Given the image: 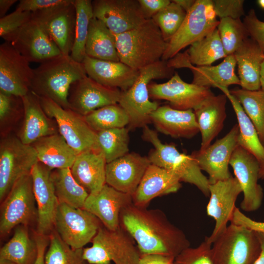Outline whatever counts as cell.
Instances as JSON below:
<instances>
[{
  "mask_svg": "<svg viewBox=\"0 0 264 264\" xmlns=\"http://www.w3.org/2000/svg\"><path fill=\"white\" fill-rule=\"evenodd\" d=\"M120 225L134 239L141 254L175 258L190 245L183 231L159 209H148L132 203L121 211Z\"/></svg>",
  "mask_w": 264,
  "mask_h": 264,
  "instance_id": "cell-1",
  "label": "cell"
},
{
  "mask_svg": "<svg viewBox=\"0 0 264 264\" xmlns=\"http://www.w3.org/2000/svg\"><path fill=\"white\" fill-rule=\"evenodd\" d=\"M87 76L82 63L70 55H61L33 69L30 90L39 97L50 99L69 109L68 96L71 85Z\"/></svg>",
  "mask_w": 264,
  "mask_h": 264,
  "instance_id": "cell-2",
  "label": "cell"
},
{
  "mask_svg": "<svg viewBox=\"0 0 264 264\" xmlns=\"http://www.w3.org/2000/svg\"><path fill=\"white\" fill-rule=\"evenodd\" d=\"M115 37L120 61L137 70L161 60L167 45L152 19Z\"/></svg>",
  "mask_w": 264,
  "mask_h": 264,
  "instance_id": "cell-3",
  "label": "cell"
},
{
  "mask_svg": "<svg viewBox=\"0 0 264 264\" xmlns=\"http://www.w3.org/2000/svg\"><path fill=\"white\" fill-rule=\"evenodd\" d=\"M132 86L121 91L118 104L129 118V130L143 128L151 123L150 116L159 107L156 101L150 100L148 86L154 79L171 78L174 69L167 61L160 60L142 68Z\"/></svg>",
  "mask_w": 264,
  "mask_h": 264,
  "instance_id": "cell-4",
  "label": "cell"
},
{
  "mask_svg": "<svg viewBox=\"0 0 264 264\" xmlns=\"http://www.w3.org/2000/svg\"><path fill=\"white\" fill-rule=\"evenodd\" d=\"M142 136L154 147L147 156L151 164L173 173L181 182L195 185L204 196L209 197L208 178L191 155L180 153L174 144L163 143L157 132L147 126L143 128Z\"/></svg>",
  "mask_w": 264,
  "mask_h": 264,
  "instance_id": "cell-5",
  "label": "cell"
},
{
  "mask_svg": "<svg viewBox=\"0 0 264 264\" xmlns=\"http://www.w3.org/2000/svg\"><path fill=\"white\" fill-rule=\"evenodd\" d=\"M262 251L258 232L232 223L213 242V264H254Z\"/></svg>",
  "mask_w": 264,
  "mask_h": 264,
  "instance_id": "cell-6",
  "label": "cell"
},
{
  "mask_svg": "<svg viewBox=\"0 0 264 264\" xmlns=\"http://www.w3.org/2000/svg\"><path fill=\"white\" fill-rule=\"evenodd\" d=\"M90 247L83 248V257L90 264H139L141 253L135 242L122 226L114 230L103 225L92 240Z\"/></svg>",
  "mask_w": 264,
  "mask_h": 264,
  "instance_id": "cell-7",
  "label": "cell"
},
{
  "mask_svg": "<svg viewBox=\"0 0 264 264\" xmlns=\"http://www.w3.org/2000/svg\"><path fill=\"white\" fill-rule=\"evenodd\" d=\"M213 0H196L186 13L181 26L167 42L161 60L167 61L186 47L202 39L217 28V20Z\"/></svg>",
  "mask_w": 264,
  "mask_h": 264,
  "instance_id": "cell-8",
  "label": "cell"
},
{
  "mask_svg": "<svg viewBox=\"0 0 264 264\" xmlns=\"http://www.w3.org/2000/svg\"><path fill=\"white\" fill-rule=\"evenodd\" d=\"M39 98L46 114L56 121L59 133L77 154L99 150L97 132L88 124L83 116L62 108L50 99Z\"/></svg>",
  "mask_w": 264,
  "mask_h": 264,
  "instance_id": "cell-9",
  "label": "cell"
},
{
  "mask_svg": "<svg viewBox=\"0 0 264 264\" xmlns=\"http://www.w3.org/2000/svg\"><path fill=\"white\" fill-rule=\"evenodd\" d=\"M38 161L31 145L23 143L18 137L8 135L0 144V199L6 197L14 184L30 174Z\"/></svg>",
  "mask_w": 264,
  "mask_h": 264,
  "instance_id": "cell-10",
  "label": "cell"
},
{
  "mask_svg": "<svg viewBox=\"0 0 264 264\" xmlns=\"http://www.w3.org/2000/svg\"><path fill=\"white\" fill-rule=\"evenodd\" d=\"M100 220L84 208L60 203L54 227L61 239L73 249L83 248L92 241L102 225Z\"/></svg>",
  "mask_w": 264,
  "mask_h": 264,
  "instance_id": "cell-11",
  "label": "cell"
},
{
  "mask_svg": "<svg viewBox=\"0 0 264 264\" xmlns=\"http://www.w3.org/2000/svg\"><path fill=\"white\" fill-rule=\"evenodd\" d=\"M5 198L0 209L1 236L7 235L17 225H27L37 214L30 173L19 179Z\"/></svg>",
  "mask_w": 264,
  "mask_h": 264,
  "instance_id": "cell-12",
  "label": "cell"
},
{
  "mask_svg": "<svg viewBox=\"0 0 264 264\" xmlns=\"http://www.w3.org/2000/svg\"><path fill=\"white\" fill-rule=\"evenodd\" d=\"M52 171L38 161L30 172L33 193L37 204V233L43 236H47L53 231L59 204L52 179Z\"/></svg>",
  "mask_w": 264,
  "mask_h": 264,
  "instance_id": "cell-13",
  "label": "cell"
},
{
  "mask_svg": "<svg viewBox=\"0 0 264 264\" xmlns=\"http://www.w3.org/2000/svg\"><path fill=\"white\" fill-rule=\"evenodd\" d=\"M29 62L11 44L0 45V92L23 97L30 90L33 69Z\"/></svg>",
  "mask_w": 264,
  "mask_h": 264,
  "instance_id": "cell-14",
  "label": "cell"
},
{
  "mask_svg": "<svg viewBox=\"0 0 264 264\" xmlns=\"http://www.w3.org/2000/svg\"><path fill=\"white\" fill-rule=\"evenodd\" d=\"M74 0L32 13V18L45 29L62 54L70 55L73 47L76 22Z\"/></svg>",
  "mask_w": 264,
  "mask_h": 264,
  "instance_id": "cell-15",
  "label": "cell"
},
{
  "mask_svg": "<svg viewBox=\"0 0 264 264\" xmlns=\"http://www.w3.org/2000/svg\"><path fill=\"white\" fill-rule=\"evenodd\" d=\"M229 165L240 183L243 195L241 209L246 212H254L261 206L263 190L258 184L260 163L250 153L238 145L234 150Z\"/></svg>",
  "mask_w": 264,
  "mask_h": 264,
  "instance_id": "cell-16",
  "label": "cell"
},
{
  "mask_svg": "<svg viewBox=\"0 0 264 264\" xmlns=\"http://www.w3.org/2000/svg\"><path fill=\"white\" fill-rule=\"evenodd\" d=\"M209 200L206 206V213L215 221L211 234L205 239L212 244L225 229L231 222L235 210L236 202L242 192L241 186L235 177L210 184Z\"/></svg>",
  "mask_w": 264,
  "mask_h": 264,
  "instance_id": "cell-17",
  "label": "cell"
},
{
  "mask_svg": "<svg viewBox=\"0 0 264 264\" xmlns=\"http://www.w3.org/2000/svg\"><path fill=\"white\" fill-rule=\"evenodd\" d=\"M92 5L93 18L114 35L133 29L147 20L138 0H95Z\"/></svg>",
  "mask_w": 264,
  "mask_h": 264,
  "instance_id": "cell-18",
  "label": "cell"
},
{
  "mask_svg": "<svg viewBox=\"0 0 264 264\" xmlns=\"http://www.w3.org/2000/svg\"><path fill=\"white\" fill-rule=\"evenodd\" d=\"M239 132L238 125L235 124L223 137L205 150L194 151L191 154L201 170L208 174L210 184L226 180L232 176L228 166L232 154L238 145Z\"/></svg>",
  "mask_w": 264,
  "mask_h": 264,
  "instance_id": "cell-19",
  "label": "cell"
},
{
  "mask_svg": "<svg viewBox=\"0 0 264 264\" xmlns=\"http://www.w3.org/2000/svg\"><path fill=\"white\" fill-rule=\"evenodd\" d=\"M121 93L120 89L104 86L87 75L71 85L69 109L85 116L103 107L118 104Z\"/></svg>",
  "mask_w": 264,
  "mask_h": 264,
  "instance_id": "cell-20",
  "label": "cell"
},
{
  "mask_svg": "<svg viewBox=\"0 0 264 264\" xmlns=\"http://www.w3.org/2000/svg\"><path fill=\"white\" fill-rule=\"evenodd\" d=\"M148 88L150 98L167 101L171 107L180 110H194L213 94L209 88L184 82L176 72L165 83H150Z\"/></svg>",
  "mask_w": 264,
  "mask_h": 264,
  "instance_id": "cell-21",
  "label": "cell"
},
{
  "mask_svg": "<svg viewBox=\"0 0 264 264\" xmlns=\"http://www.w3.org/2000/svg\"><path fill=\"white\" fill-rule=\"evenodd\" d=\"M11 44L29 62L41 64L62 55L45 29L32 18L21 27Z\"/></svg>",
  "mask_w": 264,
  "mask_h": 264,
  "instance_id": "cell-22",
  "label": "cell"
},
{
  "mask_svg": "<svg viewBox=\"0 0 264 264\" xmlns=\"http://www.w3.org/2000/svg\"><path fill=\"white\" fill-rule=\"evenodd\" d=\"M167 63L173 69L182 67L190 69L193 75L192 83L201 87L219 88L240 84L239 77L235 73L237 62L234 54L227 56L216 66H195L180 53L167 61Z\"/></svg>",
  "mask_w": 264,
  "mask_h": 264,
  "instance_id": "cell-23",
  "label": "cell"
},
{
  "mask_svg": "<svg viewBox=\"0 0 264 264\" xmlns=\"http://www.w3.org/2000/svg\"><path fill=\"white\" fill-rule=\"evenodd\" d=\"M150 164L148 157L129 153L107 163L106 183L132 196Z\"/></svg>",
  "mask_w": 264,
  "mask_h": 264,
  "instance_id": "cell-24",
  "label": "cell"
},
{
  "mask_svg": "<svg viewBox=\"0 0 264 264\" xmlns=\"http://www.w3.org/2000/svg\"><path fill=\"white\" fill-rule=\"evenodd\" d=\"M132 203L131 195L106 184L97 194H89L84 209L96 216L107 229L114 230L120 225L121 211Z\"/></svg>",
  "mask_w": 264,
  "mask_h": 264,
  "instance_id": "cell-25",
  "label": "cell"
},
{
  "mask_svg": "<svg viewBox=\"0 0 264 264\" xmlns=\"http://www.w3.org/2000/svg\"><path fill=\"white\" fill-rule=\"evenodd\" d=\"M87 75L98 83L125 91L137 78L139 71L119 61L96 59L86 56L83 62Z\"/></svg>",
  "mask_w": 264,
  "mask_h": 264,
  "instance_id": "cell-26",
  "label": "cell"
},
{
  "mask_svg": "<svg viewBox=\"0 0 264 264\" xmlns=\"http://www.w3.org/2000/svg\"><path fill=\"white\" fill-rule=\"evenodd\" d=\"M181 187V181L174 174L151 163L132 196V202L147 207L154 198L176 193Z\"/></svg>",
  "mask_w": 264,
  "mask_h": 264,
  "instance_id": "cell-27",
  "label": "cell"
},
{
  "mask_svg": "<svg viewBox=\"0 0 264 264\" xmlns=\"http://www.w3.org/2000/svg\"><path fill=\"white\" fill-rule=\"evenodd\" d=\"M22 99L23 121L18 136L22 142L31 145L41 138L58 133L53 119L46 114L37 95L30 90Z\"/></svg>",
  "mask_w": 264,
  "mask_h": 264,
  "instance_id": "cell-28",
  "label": "cell"
},
{
  "mask_svg": "<svg viewBox=\"0 0 264 264\" xmlns=\"http://www.w3.org/2000/svg\"><path fill=\"white\" fill-rule=\"evenodd\" d=\"M159 132L175 138H191L199 132L193 110H180L170 105L159 106L150 116Z\"/></svg>",
  "mask_w": 264,
  "mask_h": 264,
  "instance_id": "cell-29",
  "label": "cell"
},
{
  "mask_svg": "<svg viewBox=\"0 0 264 264\" xmlns=\"http://www.w3.org/2000/svg\"><path fill=\"white\" fill-rule=\"evenodd\" d=\"M227 99L224 94L218 95L213 94L193 110L201 135L200 151L208 147L222 129L226 117Z\"/></svg>",
  "mask_w": 264,
  "mask_h": 264,
  "instance_id": "cell-30",
  "label": "cell"
},
{
  "mask_svg": "<svg viewBox=\"0 0 264 264\" xmlns=\"http://www.w3.org/2000/svg\"><path fill=\"white\" fill-rule=\"evenodd\" d=\"M106 165L100 150H90L77 154L70 170L75 180L89 194L94 195L106 184Z\"/></svg>",
  "mask_w": 264,
  "mask_h": 264,
  "instance_id": "cell-31",
  "label": "cell"
},
{
  "mask_svg": "<svg viewBox=\"0 0 264 264\" xmlns=\"http://www.w3.org/2000/svg\"><path fill=\"white\" fill-rule=\"evenodd\" d=\"M233 54L238 65L242 88L248 90L261 89V69L264 54L258 44L249 37Z\"/></svg>",
  "mask_w": 264,
  "mask_h": 264,
  "instance_id": "cell-32",
  "label": "cell"
},
{
  "mask_svg": "<svg viewBox=\"0 0 264 264\" xmlns=\"http://www.w3.org/2000/svg\"><path fill=\"white\" fill-rule=\"evenodd\" d=\"M31 145L38 161L52 170L70 168L78 154L59 132L41 138Z\"/></svg>",
  "mask_w": 264,
  "mask_h": 264,
  "instance_id": "cell-33",
  "label": "cell"
},
{
  "mask_svg": "<svg viewBox=\"0 0 264 264\" xmlns=\"http://www.w3.org/2000/svg\"><path fill=\"white\" fill-rule=\"evenodd\" d=\"M85 51L86 55L90 58L120 61L115 35L103 23L94 18L90 22Z\"/></svg>",
  "mask_w": 264,
  "mask_h": 264,
  "instance_id": "cell-34",
  "label": "cell"
},
{
  "mask_svg": "<svg viewBox=\"0 0 264 264\" xmlns=\"http://www.w3.org/2000/svg\"><path fill=\"white\" fill-rule=\"evenodd\" d=\"M219 88L227 96L236 113L239 129L238 145L252 154L261 164L264 162V146L254 124L236 98L230 93L228 88Z\"/></svg>",
  "mask_w": 264,
  "mask_h": 264,
  "instance_id": "cell-35",
  "label": "cell"
},
{
  "mask_svg": "<svg viewBox=\"0 0 264 264\" xmlns=\"http://www.w3.org/2000/svg\"><path fill=\"white\" fill-rule=\"evenodd\" d=\"M37 255L36 242L30 238L25 226L17 227L12 238L0 250V259L16 264H33Z\"/></svg>",
  "mask_w": 264,
  "mask_h": 264,
  "instance_id": "cell-36",
  "label": "cell"
},
{
  "mask_svg": "<svg viewBox=\"0 0 264 264\" xmlns=\"http://www.w3.org/2000/svg\"><path fill=\"white\" fill-rule=\"evenodd\" d=\"M183 54L190 63L196 66H211L227 56L217 28L191 44Z\"/></svg>",
  "mask_w": 264,
  "mask_h": 264,
  "instance_id": "cell-37",
  "label": "cell"
},
{
  "mask_svg": "<svg viewBox=\"0 0 264 264\" xmlns=\"http://www.w3.org/2000/svg\"><path fill=\"white\" fill-rule=\"evenodd\" d=\"M52 176L59 203L84 208L89 193L75 180L70 168L55 169L52 171Z\"/></svg>",
  "mask_w": 264,
  "mask_h": 264,
  "instance_id": "cell-38",
  "label": "cell"
},
{
  "mask_svg": "<svg viewBox=\"0 0 264 264\" xmlns=\"http://www.w3.org/2000/svg\"><path fill=\"white\" fill-rule=\"evenodd\" d=\"M76 22L74 40L70 56L75 61L82 63L86 54V44L90 21L93 18L92 1L74 0Z\"/></svg>",
  "mask_w": 264,
  "mask_h": 264,
  "instance_id": "cell-39",
  "label": "cell"
},
{
  "mask_svg": "<svg viewBox=\"0 0 264 264\" xmlns=\"http://www.w3.org/2000/svg\"><path fill=\"white\" fill-rule=\"evenodd\" d=\"M230 92L236 98L254 124L264 145V89L248 90L238 88Z\"/></svg>",
  "mask_w": 264,
  "mask_h": 264,
  "instance_id": "cell-40",
  "label": "cell"
},
{
  "mask_svg": "<svg viewBox=\"0 0 264 264\" xmlns=\"http://www.w3.org/2000/svg\"><path fill=\"white\" fill-rule=\"evenodd\" d=\"M129 129L126 127L114 128L97 132L99 150L107 163L129 153Z\"/></svg>",
  "mask_w": 264,
  "mask_h": 264,
  "instance_id": "cell-41",
  "label": "cell"
},
{
  "mask_svg": "<svg viewBox=\"0 0 264 264\" xmlns=\"http://www.w3.org/2000/svg\"><path fill=\"white\" fill-rule=\"evenodd\" d=\"M84 117L88 124L96 132L126 127L129 124L127 113L118 104L103 107Z\"/></svg>",
  "mask_w": 264,
  "mask_h": 264,
  "instance_id": "cell-42",
  "label": "cell"
},
{
  "mask_svg": "<svg viewBox=\"0 0 264 264\" xmlns=\"http://www.w3.org/2000/svg\"><path fill=\"white\" fill-rule=\"evenodd\" d=\"M49 238L45 264H90L83 258V248H72L55 232L52 231Z\"/></svg>",
  "mask_w": 264,
  "mask_h": 264,
  "instance_id": "cell-43",
  "label": "cell"
},
{
  "mask_svg": "<svg viewBox=\"0 0 264 264\" xmlns=\"http://www.w3.org/2000/svg\"><path fill=\"white\" fill-rule=\"evenodd\" d=\"M217 29L226 56L233 54L243 42L249 38L241 19H220Z\"/></svg>",
  "mask_w": 264,
  "mask_h": 264,
  "instance_id": "cell-44",
  "label": "cell"
},
{
  "mask_svg": "<svg viewBox=\"0 0 264 264\" xmlns=\"http://www.w3.org/2000/svg\"><path fill=\"white\" fill-rule=\"evenodd\" d=\"M186 12L173 0L152 19L160 29L164 40L168 42L182 24Z\"/></svg>",
  "mask_w": 264,
  "mask_h": 264,
  "instance_id": "cell-45",
  "label": "cell"
},
{
  "mask_svg": "<svg viewBox=\"0 0 264 264\" xmlns=\"http://www.w3.org/2000/svg\"><path fill=\"white\" fill-rule=\"evenodd\" d=\"M32 18V13L16 9L0 18V36L5 42L11 43L13 38Z\"/></svg>",
  "mask_w": 264,
  "mask_h": 264,
  "instance_id": "cell-46",
  "label": "cell"
},
{
  "mask_svg": "<svg viewBox=\"0 0 264 264\" xmlns=\"http://www.w3.org/2000/svg\"><path fill=\"white\" fill-rule=\"evenodd\" d=\"M211 244L205 239L196 247L187 248L175 258L174 264H213Z\"/></svg>",
  "mask_w": 264,
  "mask_h": 264,
  "instance_id": "cell-47",
  "label": "cell"
},
{
  "mask_svg": "<svg viewBox=\"0 0 264 264\" xmlns=\"http://www.w3.org/2000/svg\"><path fill=\"white\" fill-rule=\"evenodd\" d=\"M243 0H214L213 5L217 17L241 19L245 16Z\"/></svg>",
  "mask_w": 264,
  "mask_h": 264,
  "instance_id": "cell-48",
  "label": "cell"
},
{
  "mask_svg": "<svg viewBox=\"0 0 264 264\" xmlns=\"http://www.w3.org/2000/svg\"><path fill=\"white\" fill-rule=\"evenodd\" d=\"M243 22L249 37L258 44L264 54V22L258 19L255 10L252 9L244 16Z\"/></svg>",
  "mask_w": 264,
  "mask_h": 264,
  "instance_id": "cell-49",
  "label": "cell"
},
{
  "mask_svg": "<svg viewBox=\"0 0 264 264\" xmlns=\"http://www.w3.org/2000/svg\"><path fill=\"white\" fill-rule=\"evenodd\" d=\"M23 112V104L22 97L7 94L0 92V121L3 123L6 119Z\"/></svg>",
  "mask_w": 264,
  "mask_h": 264,
  "instance_id": "cell-50",
  "label": "cell"
},
{
  "mask_svg": "<svg viewBox=\"0 0 264 264\" xmlns=\"http://www.w3.org/2000/svg\"><path fill=\"white\" fill-rule=\"evenodd\" d=\"M69 1L70 0H21L16 9L33 13L64 4Z\"/></svg>",
  "mask_w": 264,
  "mask_h": 264,
  "instance_id": "cell-51",
  "label": "cell"
},
{
  "mask_svg": "<svg viewBox=\"0 0 264 264\" xmlns=\"http://www.w3.org/2000/svg\"><path fill=\"white\" fill-rule=\"evenodd\" d=\"M230 223L244 226L257 232L264 233V221H258L252 220L237 207L235 210Z\"/></svg>",
  "mask_w": 264,
  "mask_h": 264,
  "instance_id": "cell-52",
  "label": "cell"
},
{
  "mask_svg": "<svg viewBox=\"0 0 264 264\" xmlns=\"http://www.w3.org/2000/svg\"><path fill=\"white\" fill-rule=\"evenodd\" d=\"M138 1L145 18L149 20L167 6L171 0H138Z\"/></svg>",
  "mask_w": 264,
  "mask_h": 264,
  "instance_id": "cell-53",
  "label": "cell"
},
{
  "mask_svg": "<svg viewBox=\"0 0 264 264\" xmlns=\"http://www.w3.org/2000/svg\"><path fill=\"white\" fill-rule=\"evenodd\" d=\"M175 258L160 254H141L139 264H174Z\"/></svg>",
  "mask_w": 264,
  "mask_h": 264,
  "instance_id": "cell-54",
  "label": "cell"
},
{
  "mask_svg": "<svg viewBox=\"0 0 264 264\" xmlns=\"http://www.w3.org/2000/svg\"><path fill=\"white\" fill-rule=\"evenodd\" d=\"M35 241L37 247V255L33 264H45V250L49 241L46 236L37 234Z\"/></svg>",
  "mask_w": 264,
  "mask_h": 264,
  "instance_id": "cell-55",
  "label": "cell"
},
{
  "mask_svg": "<svg viewBox=\"0 0 264 264\" xmlns=\"http://www.w3.org/2000/svg\"><path fill=\"white\" fill-rule=\"evenodd\" d=\"M17 1V0H0V18L6 15L10 8Z\"/></svg>",
  "mask_w": 264,
  "mask_h": 264,
  "instance_id": "cell-56",
  "label": "cell"
},
{
  "mask_svg": "<svg viewBox=\"0 0 264 264\" xmlns=\"http://www.w3.org/2000/svg\"><path fill=\"white\" fill-rule=\"evenodd\" d=\"M196 0H173V1L179 5L186 13L193 6Z\"/></svg>",
  "mask_w": 264,
  "mask_h": 264,
  "instance_id": "cell-57",
  "label": "cell"
},
{
  "mask_svg": "<svg viewBox=\"0 0 264 264\" xmlns=\"http://www.w3.org/2000/svg\"><path fill=\"white\" fill-rule=\"evenodd\" d=\"M261 243V254L254 264H264V233L258 232Z\"/></svg>",
  "mask_w": 264,
  "mask_h": 264,
  "instance_id": "cell-58",
  "label": "cell"
},
{
  "mask_svg": "<svg viewBox=\"0 0 264 264\" xmlns=\"http://www.w3.org/2000/svg\"><path fill=\"white\" fill-rule=\"evenodd\" d=\"M260 82L261 88L264 89V59L261 66Z\"/></svg>",
  "mask_w": 264,
  "mask_h": 264,
  "instance_id": "cell-59",
  "label": "cell"
},
{
  "mask_svg": "<svg viewBox=\"0 0 264 264\" xmlns=\"http://www.w3.org/2000/svg\"><path fill=\"white\" fill-rule=\"evenodd\" d=\"M259 179H264V162L260 164Z\"/></svg>",
  "mask_w": 264,
  "mask_h": 264,
  "instance_id": "cell-60",
  "label": "cell"
},
{
  "mask_svg": "<svg viewBox=\"0 0 264 264\" xmlns=\"http://www.w3.org/2000/svg\"><path fill=\"white\" fill-rule=\"evenodd\" d=\"M0 264H16L8 260L0 259Z\"/></svg>",
  "mask_w": 264,
  "mask_h": 264,
  "instance_id": "cell-61",
  "label": "cell"
},
{
  "mask_svg": "<svg viewBox=\"0 0 264 264\" xmlns=\"http://www.w3.org/2000/svg\"><path fill=\"white\" fill-rule=\"evenodd\" d=\"M257 2L260 7L264 9V0H259Z\"/></svg>",
  "mask_w": 264,
  "mask_h": 264,
  "instance_id": "cell-62",
  "label": "cell"
}]
</instances>
